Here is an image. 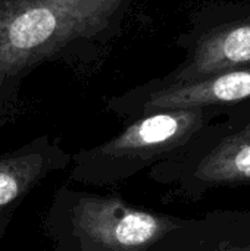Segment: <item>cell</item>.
Wrapping results in <instances>:
<instances>
[{"label":"cell","mask_w":250,"mask_h":251,"mask_svg":"<svg viewBox=\"0 0 250 251\" xmlns=\"http://www.w3.org/2000/svg\"><path fill=\"white\" fill-rule=\"evenodd\" d=\"M149 178L187 200L250 184V101L227 107L183 150L149 169Z\"/></svg>","instance_id":"obj_4"},{"label":"cell","mask_w":250,"mask_h":251,"mask_svg":"<svg viewBox=\"0 0 250 251\" xmlns=\"http://www.w3.org/2000/svg\"><path fill=\"white\" fill-rule=\"evenodd\" d=\"M250 101V66L227 69L208 78L183 84H156L155 81L109 101L119 116H139L172 109L231 107Z\"/></svg>","instance_id":"obj_6"},{"label":"cell","mask_w":250,"mask_h":251,"mask_svg":"<svg viewBox=\"0 0 250 251\" xmlns=\"http://www.w3.org/2000/svg\"><path fill=\"white\" fill-rule=\"evenodd\" d=\"M209 251H250V247H246V249H243V250H240L239 247H231V249H228V247H227V244H225V243H222V246L220 247V250L212 249V250H209Z\"/></svg>","instance_id":"obj_8"},{"label":"cell","mask_w":250,"mask_h":251,"mask_svg":"<svg viewBox=\"0 0 250 251\" xmlns=\"http://www.w3.org/2000/svg\"><path fill=\"white\" fill-rule=\"evenodd\" d=\"M71 159L72 153L50 135L0 153V240L25 199L53 174L68 169Z\"/></svg>","instance_id":"obj_7"},{"label":"cell","mask_w":250,"mask_h":251,"mask_svg":"<svg viewBox=\"0 0 250 251\" xmlns=\"http://www.w3.org/2000/svg\"><path fill=\"white\" fill-rule=\"evenodd\" d=\"M190 219L136 207L116 194L62 185L44 218L55 251H159Z\"/></svg>","instance_id":"obj_2"},{"label":"cell","mask_w":250,"mask_h":251,"mask_svg":"<svg viewBox=\"0 0 250 251\" xmlns=\"http://www.w3.org/2000/svg\"><path fill=\"white\" fill-rule=\"evenodd\" d=\"M183 47L184 62L156 84L193 82L250 66V1H220L199 9Z\"/></svg>","instance_id":"obj_5"},{"label":"cell","mask_w":250,"mask_h":251,"mask_svg":"<svg viewBox=\"0 0 250 251\" xmlns=\"http://www.w3.org/2000/svg\"><path fill=\"white\" fill-rule=\"evenodd\" d=\"M131 0H0V125L13 116L16 84L65 47L106 34Z\"/></svg>","instance_id":"obj_1"},{"label":"cell","mask_w":250,"mask_h":251,"mask_svg":"<svg viewBox=\"0 0 250 251\" xmlns=\"http://www.w3.org/2000/svg\"><path fill=\"white\" fill-rule=\"evenodd\" d=\"M46 1H52V3H77V1H83V0H46Z\"/></svg>","instance_id":"obj_9"},{"label":"cell","mask_w":250,"mask_h":251,"mask_svg":"<svg viewBox=\"0 0 250 251\" xmlns=\"http://www.w3.org/2000/svg\"><path fill=\"white\" fill-rule=\"evenodd\" d=\"M225 109H172L139 116L115 137L72 153L69 179L90 187L125 182L177 154Z\"/></svg>","instance_id":"obj_3"}]
</instances>
